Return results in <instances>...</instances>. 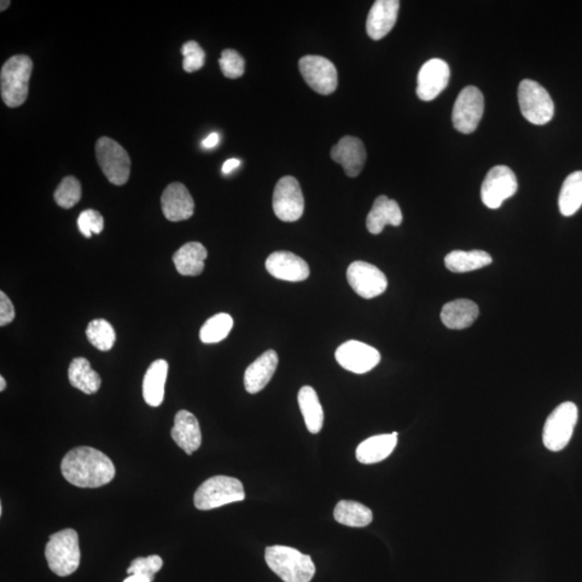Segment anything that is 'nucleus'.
I'll return each mask as SVG.
<instances>
[{
    "mask_svg": "<svg viewBox=\"0 0 582 582\" xmlns=\"http://www.w3.org/2000/svg\"><path fill=\"white\" fill-rule=\"evenodd\" d=\"M61 470L64 478L78 487H101L112 482L115 465L106 454L90 447H78L64 457Z\"/></svg>",
    "mask_w": 582,
    "mask_h": 582,
    "instance_id": "obj_1",
    "label": "nucleus"
},
{
    "mask_svg": "<svg viewBox=\"0 0 582 582\" xmlns=\"http://www.w3.org/2000/svg\"><path fill=\"white\" fill-rule=\"evenodd\" d=\"M266 561L284 582H310L316 572L310 556L302 555L290 547H267Z\"/></svg>",
    "mask_w": 582,
    "mask_h": 582,
    "instance_id": "obj_2",
    "label": "nucleus"
},
{
    "mask_svg": "<svg viewBox=\"0 0 582 582\" xmlns=\"http://www.w3.org/2000/svg\"><path fill=\"white\" fill-rule=\"evenodd\" d=\"M32 73L33 62L27 55H15L4 64L0 73V92L8 107H20L26 102Z\"/></svg>",
    "mask_w": 582,
    "mask_h": 582,
    "instance_id": "obj_3",
    "label": "nucleus"
},
{
    "mask_svg": "<svg viewBox=\"0 0 582 582\" xmlns=\"http://www.w3.org/2000/svg\"><path fill=\"white\" fill-rule=\"evenodd\" d=\"M49 567L60 577H67L78 569L81 553L78 533L73 528L52 534L45 546Z\"/></svg>",
    "mask_w": 582,
    "mask_h": 582,
    "instance_id": "obj_4",
    "label": "nucleus"
},
{
    "mask_svg": "<svg viewBox=\"0 0 582 582\" xmlns=\"http://www.w3.org/2000/svg\"><path fill=\"white\" fill-rule=\"evenodd\" d=\"M244 499L246 491L240 480L228 476H216L203 482L197 488L195 506L196 509L206 511Z\"/></svg>",
    "mask_w": 582,
    "mask_h": 582,
    "instance_id": "obj_5",
    "label": "nucleus"
},
{
    "mask_svg": "<svg viewBox=\"0 0 582 582\" xmlns=\"http://www.w3.org/2000/svg\"><path fill=\"white\" fill-rule=\"evenodd\" d=\"M577 421V406L570 401L557 406L545 423L543 441L547 449L552 452L562 451L572 439Z\"/></svg>",
    "mask_w": 582,
    "mask_h": 582,
    "instance_id": "obj_6",
    "label": "nucleus"
},
{
    "mask_svg": "<svg viewBox=\"0 0 582 582\" xmlns=\"http://www.w3.org/2000/svg\"><path fill=\"white\" fill-rule=\"evenodd\" d=\"M521 113L535 125L548 124L555 115V104L543 85L534 80H522L517 90Z\"/></svg>",
    "mask_w": 582,
    "mask_h": 582,
    "instance_id": "obj_7",
    "label": "nucleus"
},
{
    "mask_svg": "<svg viewBox=\"0 0 582 582\" xmlns=\"http://www.w3.org/2000/svg\"><path fill=\"white\" fill-rule=\"evenodd\" d=\"M95 154L98 166L110 183L115 186L127 183L131 174V159L119 143L106 136L101 137L96 143Z\"/></svg>",
    "mask_w": 582,
    "mask_h": 582,
    "instance_id": "obj_8",
    "label": "nucleus"
},
{
    "mask_svg": "<svg viewBox=\"0 0 582 582\" xmlns=\"http://www.w3.org/2000/svg\"><path fill=\"white\" fill-rule=\"evenodd\" d=\"M485 113V97L478 87L466 86L454 104L452 121L456 130L471 134L477 130Z\"/></svg>",
    "mask_w": 582,
    "mask_h": 582,
    "instance_id": "obj_9",
    "label": "nucleus"
},
{
    "mask_svg": "<svg viewBox=\"0 0 582 582\" xmlns=\"http://www.w3.org/2000/svg\"><path fill=\"white\" fill-rule=\"evenodd\" d=\"M273 211L285 223H295L305 212V197L298 180L285 176L278 180L273 194Z\"/></svg>",
    "mask_w": 582,
    "mask_h": 582,
    "instance_id": "obj_10",
    "label": "nucleus"
},
{
    "mask_svg": "<svg viewBox=\"0 0 582 582\" xmlns=\"http://www.w3.org/2000/svg\"><path fill=\"white\" fill-rule=\"evenodd\" d=\"M517 191V180L508 166L491 168L481 186V200L488 208L497 209Z\"/></svg>",
    "mask_w": 582,
    "mask_h": 582,
    "instance_id": "obj_11",
    "label": "nucleus"
},
{
    "mask_svg": "<svg viewBox=\"0 0 582 582\" xmlns=\"http://www.w3.org/2000/svg\"><path fill=\"white\" fill-rule=\"evenodd\" d=\"M299 69L306 85L322 95H329L337 86V72L333 62L319 55H306L299 61Z\"/></svg>",
    "mask_w": 582,
    "mask_h": 582,
    "instance_id": "obj_12",
    "label": "nucleus"
},
{
    "mask_svg": "<svg viewBox=\"0 0 582 582\" xmlns=\"http://www.w3.org/2000/svg\"><path fill=\"white\" fill-rule=\"evenodd\" d=\"M346 276L355 293L365 299L376 298L386 293L388 285L386 275L365 261H355L349 265Z\"/></svg>",
    "mask_w": 582,
    "mask_h": 582,
    "instance_id": "obj_13",
    "label": "nucleus"
},
{
    "mask_svg": "<svg viewBox=\"0 0 582 582\" xmlns=\"http://www.w3.org/2000/svg\"><path fill=\"white\" fill-rule=\"evenodd\" d=\"M336 359L342 368L353 374L364 375L381 362L377 349L359 341H347L336 348Z\"/></svg>",
    "mask_w": 582,
    "mask_h": 582,
    "instance_id": "obj_14",
    "label": "nucleus"
},
{
    "mask_svg": "<svg viewBox=\"0 0 582 582\" xmlns=\"http://www.w3.org/2000/svg\"><path fill=\"white\" fill-rule=\"evenodd\" d=\"M450 80V67L441 58H432L424 64L417 75L416 95L430 102L445 91Z\"/></svg>",
    "mask_w": 582,
    "mask_h": 582,
    "instance_id": "obj_15",
    "label": "nucleus"
},
{
    "mask_svg": "<svg viewBox=\"0 0 582 582\" xmlns=\"http://www.w3.org/2000/svg\"><path fill=\"white\" fill-rule=\"evenodd\" d=\"M267 272L273 277L287 282H302L310 276V267L306 262L290 252H276L267 257Z\"/></svg>",
    "mask_w": 582,
    "mask_h": 582,
    "instance_id": "obj_16",
    "label": "nucleus"
},
{
    "mask_svg": "<svg viewBox=\"0 0 582 582\" xmlns=\"http://www.w3.org/2000/svg\"><path fill=\"white\" fill-rule=\"evenodd\" d=\"M162 212L167 220H187L195 214V201L186 186L180 183L168 185L161 196Z\"/></svg>",
    "mask_w": 582,
    "mask_h": 582,
    "instance_id": "obj_17",
    "label": "nucleus"
},
{
    "mask_svg": "<svg viewBox=\"0 0 582 582\" xmlns=\"http://www.w3.org/2000/svg\"><path fill=\"white\" fill-rule=\"evenodd\" d=\"M331 159L339 163L348 177H356L362 173L366 160L365 145L357 137H342L330 151Z\"/></svg>",
    "mask_w": 582,
    "mask_h": 582,
    "instance_id": "obj_18",
    "label": "nucleus"
},
{
    "mask_svg": "<svg viewBox=\"0 0 582 582\" xmlns=\"http://www.w3.org/2000/svg\"><path fill=\"white\" fill-rule=\"evenodd\" d=\"M400 3L398 0H377L372 5L366 19V34L371 39L381 40L392 31L397 21Z\"/></svg>",
    "mask_w": 582,
    "mask_h": 582,
    "instance_id": "obj_19",
    "label": "nucleus"
},
{
    "mask_svg": "<svg viewBox=\"0 0 582 582\" xmlns=\"http://www.w3.org/2000/svg\"><path fill=\"white\" fill-rule=\"evenodd\" d=\"M171 436L175 444L186 454L191 456L192 453L199 450L202 444V434L199 421L191 412L180 410L175 416L174 427Z\"/></svg>",
    "mask_w": 582,
    "mask_h": 582,
    "instance_id": "obj_20",
    "label": "nucleus"
},
{
    "mask_svg": "<svg viewBox=\"0 0 582 582\" xmlns=\"http://www.w3.org/2000/svg\"><path fill=\"white\" fill-rule=\"evenodd\" d=\"M278 356L276 351L270 349L248 366L244 376V386L249 394H257L264 389L276 374Z\"/></svg>",
    "mask_w": 582,
    "mask_h": 582,
    "instance_id": "obj_21",
    "label": "nucleus"
},
{
    "mask_svg": "<svg viewBox=\"0 0 582 582\" xmlns=\"http://www.w3.org/2000/svg\"><path fill=\"white\" fill-rule=\"evenodd\" d=\"M403 212L395 200L388 199L386 196L376 197L368 217H366V229L372 235H380L386 226H398L403 223Z\"/></svg>",
    "mask_w": 582,
    "mask_h": 582,
    "instance_id": "obj_22",
    "label": "nucleus"
},
{
    "mask_svg": "<svg viewBox=\"0 0 582 582\" xmlns=\"http://www.w3.org/2000/svg\"><path fill=\"white\" fill-rule=\"evenodd\" d=\"M479 316V306L468 299L447 302L442 307L441 320L447 328L462 330L470 327Z\"/></svg>",
    "mask_w": 582,
    "mask_h": 582,
    "instance_id": "obj_23",
    "label": "nucleus"
},
{
    "mask_svg": "<svg viewBox=\"0 0 582 582\" xmlns=\"http://www.w3.org/2000/svg\"><path fill=\"white\" fill-rule=\"evenodd\" d=\"M398 433L371 436L362 442L356 450V458L362 464H376L386 459L397 446Z\"/></svg>",
    "mask_w": 582,
    "mask_h": 582,
    "instance_id": "obj_24",
    "label": "nucleus"
},
{
    "mask_svg": "<svg viewBox=\"0 0 582 582\" xmlns=\"http://www.w3.org/2000/svg\"><path fill=\"white\" fill-rule=\"evenodd\" d=\"M207 250L199 242L185 244L173 256L175 267L184 276H200L206 267Z\"/></svg>",
    "mask_w": 582,
    "mask_h": 582,
    "instance_id": "obj_25",
    "label": "nucleus"
},
{
    "mask_svg": "<svg viewBox=\"0 0 582 582\" xmlns=\"http://www.w3.org/2000/svg\"><path fill=\"white\" fill-rule=\"evenodd\" d=\"M168 364L165 359L156 360L146 372L143 382V396L146 404L159 406L165 399V388Z\"/></svg>",
    "mask_w": 582,
    "mask_h": 582,
    "instance_id": "obj_26",
    "label": "nucleus"
},
{
    "mask_svg": "<svg viewBox=\"0 0 582 582\" xmlns=\"http://www.w3.org/2000/svg\"><path fill=\"white\" fill-rule=\"evenodd\" d=\"M68 378L73 387L86 395L97 393L102 386L100 375L92 369L89 360L84 357L73 359L68 368Z\"/></svg>",
    "mask_w": 582,
    "mask_h": 582,
    "instance_id": "obj_27",
    "label": "nucleus"
},
{
    "mask_svg": "<svg viewBox=\"0 0 582 582\" xmlns=\"http://www.w3.org/2000/svg\"><path fill=\"white\" fill-rule=\"evenodd\" d=\"M492 262L491 255L485 250H470V252L454 250L445 258L447 269L454 273L480 270L482 267L490 266Z\"/></svg>",
    "mask_w": 582,
    "mask_h": 582,
    "instance_id": "obj_28",
    "label": "nucleus"
},
{
    "mask_svg": "<svg viewBox=\"0 0 582 582\" xmlns=\"http://www.w3.org/2000/svg\"><path fill=\"white\" fill-rule=\"evenodd\" d=\"M298 403L308 432L318 434L324 425V410L316 389L304 386L298 394Z\"/></svg>",
    "mask_w": 582,
    "mask_h": 582,
    "instance_id": "obj_29",
    "label": "nucleus"
},
{
    "mask_svg": "<svg viewBox=\"0 0 582 582\" xmlns=\"http://www.w3.org/2000/svg\"><path fill=\"white\" fill-rule=\"evenodd\" d=\"M582 206V171L574 172L564 180L558 208L563 216H573Z\"/></svg>",
    "mask_w": 582,
    "mask_h": 582,
    "instance_id": "obj_30",
    "label": "nucleus"
},
{
    "mask_svg": "<svg viewBox=\"0 0 582 582\" xmlns=\"http://www.w3.org/2000/svg\"><path fill=\"white\" fill-rule=\"evenodd\" d=\"M334 516L336 522L351 527H365L374 520L370 508L354 500H341L337 503Z\"/></svg>",
    "mask_w": 582,
    "mask_h": 582,
    "instance_id": "obj_31",
    "label": "nucleus"
},
{
    "mask_svg": "<svg viewBox=\"0 0 582 582\" xmlns=\"http://www.w3.org/2000/svg\"><path fill=\"white\" fill-rule=\"evenodd\" d=\"M233 327V319L229 314L219 313L206 320L200 330V339L206 345L218 343L229 336Z\"/></svg>",
    "mask_w": 582,
    "mask_h": 582,
    "instance_id": "obj_32",
    "label": "nucleus"
},
{
    "mask_svg": "<svg viewBox=\"0 0 582 582\" xmlns=\"http://www.w3.org/2000/svg\"><path fill=\"white\" fill-rule=\"evenodd\" d=\"M87 340L100 351L107 352L112 349L115 342V331L110 323L105 319H95L87 326Z\"/></svg>",
    "mask_w": 582,
    "mask_h": 582,
    "instance_id": "obj_33",
    "label": "nucleus"
},
{
    "mask_svg": "<svg viewBox=\"0 0 582 582\" xmlns=\"http://www.w3.org/2000/svg\"><path fill=\"white\" fill-rule=\"evenodd\" d=\"M83 196L81 184L74 176L64 178L55 192V200L58 206L65 209L72 208L79 203Z\"/></svg>",
    "mask_w": 582,
    "mask_h": 582,
    "instance_id": "obj_34",
    "label": "nucleus"
},
{
    "mask_svg": "<svg viewBox=\"0 0 582 582\" xmlns=\"http://www.w3.org/2000/svg\"><path fill=\"white\" fill-rule=\"evenodd\" d=\"M219 66L225 77L237 79L246 72V60L237 51L226 49L219 58Z\"/></svg>",
    "mask_w": 582,
    "mask_h": 582,
    "instance_id": "obj_35",
    "label": "nucleus"
},
{
    "mask_svg": "<svg viewBox=\"0 0 582 582\" xmlns=\"http://www.w3.org/2000/svg\"><path fill=\"white\" fill-rule=\"evenodd\" d=\"M182 55L184 56L183 68L185 72L195 73L200 71L204 64H206V52L194 40L183 45Z\"/></svg>",
    "mask_w": 582,
    "mask_h": 582,
    "instance_id": "obj_36",
    "label": "nucleus"
},
{
    "mask_svg": "<svg viewBox=\"0 0 582 582\" xmlns=\"http://www.w3.org/2000/svg\"><path fill=\"white\" fill-rule=\"evenodd\" d=\"M78 228L87 238L93 235H100L104 229V218L95 209H86L79 215Z\"/></svg>",
    "mask_w": 582,
    "mask_h": 582,
    "instance_id": "obj_37",
    "label": "nucleus"
},
{
    "mask_svg": "<svg viewBox=\"0 0 582 582\" xmlns=\"http://www.w3.org/2000/svg\"><path fill=\"white\" fill-rule=\"evenodd\" d=\"M162 567L163 561L159 556L137 557L132 562L131 567L127 568V574H141L155 577V575L160 572Z\"/></svg>",
    "mask_w": 582,
    "mask_h": 582,
    "instance_id": "obj_38",
    "label": "nucleus"
},
{
    "mask_svg": "<svg viewBox=\"0 0 582 582\" xmlns=\"http://www.w3.org/2000/svg\"><path fill=\"white\" fill-rule=\"evenodd\" d=\"M15 311L13 302L10 301L8 296L2 291L0 293V326L9 325L14 322Z\"/></svg>",
    "mask_w": 582,
    "mask_h": 582,
    "instance_id": "obj_39",
    "label": "nucleus"
},
{
    "mask_svg": "<svg viewBox=\"0 0 582 582\" xmlns=\"http://www.w3.org/2000/svg\"><path fill=\"white\" fill-rule=\"evenodd\" d=\"M218 143H219L218 134L212 133V134H209V135L206 139H204L202 144L204 148L212 149L214 147H216Z\"/></svg>",
    "mask_w": 582,
    "mask_h": 582,
    "instance_id": "obj_40",
    "label": "nucleus"
},
{
    "mask_svg": "<svg viewBox=\"0 0 582 582\" xmlns=\"http://www.w3.org/2000/svg\"><path fill=\"white\" fill-rule=\"evenodd\" d=\"M241 166V161L238 159H229L224 163L223 173L228 175Z\"/></svg>",
    "mask_w": 582,
    "mask_h": 582,
    "instance_id": "obj_41",
    "label": "nucleus"
},
{
    "mask_svg": "<svg viewBox=\"0 0 582 582\" xmlns=\"http://www.w3.org/2000/svg\"><path fill=\"white\" fill-rule=\"evenodd\" d=\"M155 577H151V576H146L141 574H133L129 575L124 582H153Z\"/></svg>",
    "mask_w": 582,
    "mask_h": 582,
    "instance_id": "obj_42",
    "label": "nucleus"
},
{
    "mask_svg": "<svg viewBox=\"0 0 582 582\" xmlns=\"http://www.w3.org/2000/svg\"><path fill=\"white\" fill-rule=\"evenodd\" d=\"M5 386H7V383H5V377L0 376V391L4 392L5 389Z\"/></svg>",
    "mask_w": 582,
    "mask_h": 582,
    "instance_id": "obj_43",
    "label": "nucleus"
},
{
    "mask_svg": "<svg viewBox=\"0 0 582 582\" xmlns=\"http://www.w3.org/2000/svg\"><path fill=\"white\" fill-rule=\"evenodd\" d=\"M0 4H2V11H4V10H5V9H7L9 7V5L11 3L10 2H4V0H3V2L0 3Z\"/></svg>",
    "mask_w": 582,
    "mask_h": 582,
    "instance_id": "obj_44",
    "label": "nucleus"
}]
</instances>
